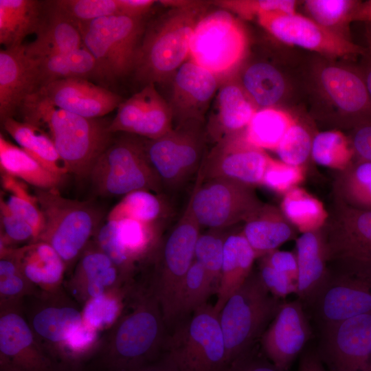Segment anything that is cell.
Here are the masks:
<instances>
[{
	"label": "cell",
	"instance_id": "2e32d148",
	"mask_svg": "<svg viewBox=\"0 0 371 371\" xmlns=\"http://www.w3.org/2000/svg\"><path fill=\"white\" fill-rule=\"evenodd\" d=\"M321 229L328 263L371 268V210L357 209L336 200Z\"/></svg>",
	"mask_w": 371,
	"mask_h": 371
},
{
	"label": "cell",
	"instance_id": "d4e9b609",
	"mask_svg": "<svg viewBox=\"0 0 371 371\" xmlns=\"http://www.w3.org/2000/svg\"><path fill=\"white\" fill-rule=\"evenodd\" d=\"M39 88L36 61L25 53V45L0 51V118L3 122L20 109Z\"/></svg>",
	"mask_w": 371,
	"mask_h": 371
},
{
	"label": "cell",
	"instance_id": "603a6c76",
	"mask_svg": "<svg viewBox=\"0 0 371 371\" xmlns=\"http://www.w3.org/2000/svg\"><path fill=\"white\" fill-rule=\"evenodd\" d=\"M221 81L188 58L173 75L168 103L175 126L190 120L205 122V114Z\"/></svg>",
	"mask_w": 371,
	"mask_h": 371
},
{
	"label": "cell",
	"instance_id": "6f0895ef",
	"mask_svg": "<svg viewBox=\"0 0 371 371\" xmlns=\"http://www.w3.org/2000/svg\"><path fill=\"white\" fill-rule=\"evenodd\" d=\"M225 371H289L283 370L271 362L254 346L230 363Z\"/></svg>",
	"mask_w": 371,
	"mask_h": 371
},
{
	"label": "cell",
	"instance_id": "b9f144b4",
	"mask_svg": "<svg viewBox=\"0 0 371 371\" xmlns=\"http://www.w3.org/2000/svg\"><path fill=\"white\" fill-rule=\"evenodd\" d=\"M283 195L280 208L296 229L304 233L322 228L328 212L320 201L299 187Z\"/></svg>",
	"mask_w": 371,
	"mask_h": 371
},
{
	"label": "cell",
	"instance_id": "ba28073f",
	"mask_svg": "<svg viewBox=\"0 0 371 371\" xmlns=\"http://www.w3.org/2000/svg\"><path fill=\"white\" fill-rule=\"evenodd\" d=\"M165 352L179 371H225V344L214 306L207 303L177 322Z\"/></svg>",
	"mask_w": 371,
	"mask_h": 371
},
{
	"label": "cell",
	"instance_id": "4316f807",
	"mask_svg": "<svg viewBox=\"0 0 371 371\" xmlns=\"http://www.w3.org/2000/svg\"><path fill=\"white\" fill-rule=\"evenodd\" d=\"M319 84L331 102L353 128L371 121V98L364 76L355 70L328 65L319 73Z\"/></svg>",
	"mask_w": 371,
	"mask_h": 371
},
{
	"label": "cell",
	"instance_id": "d6986e66",
	"mask_svg": "<svg viewBox=\"0 0 371 371\" xmlns=\"http://www.w3.org/2000/svg\"><path fill=\"white\" fill-rule=\"evenodd\" d=\"M244 131L223 138L206 153L199 171L203 181L222 178L254 188L262 185L271 157L250 144Z\"/></svg>",
	"mask_w": 371,
	"mask_h": 371
},
{
	"label": "cell",
	"instance_id": "30bf717a",
	"mask_svg": "<svg viewBox=\"0 0 371 371\" xmlns=\"http://www.w3.org/2000/svg\"><path fill=\"white\" fill-rule=\"evenodd\" d=\"M207 141L205 122L196 120L175 126L160 138H144L148 159L164 188H179L198 175Z\"/></svg>",
	"mask_w": 371,
	"mask_h": 371
},
{
	"label": "cell",
	"instance_id": "7dc6e473",
	"mask_svg": "<svg viewBox=\"0 0 371 371\" xmlns=\"http://www.w3.org/2000/svg\"><path fill=\"white\" fill-rule=\"evenodd\" d=\"M353 0H307L304 8L311 19L341 36H346L348 24L359 4Z\"/></svg>",
	"mask_w": 371,
	"mask_h": 371
},
{
	"label": "cell",
	"instance_id": "d590c367",
	"mask_svg": "<svg viewBox=\"0 0 371 371\" xmlns=\"http://www.w3.org/2000/svg\"><path fill=\"white\" fill-rule=\"evenodd\" d=\"M238 82L259 109L274 107L282 99L286 89L285 79L280 70L263 60L247 65Z\"/></svg>",
	"mask_w": 371,
	"mask_h": 371
},
{
	"label": "cell",
	"instance_id": "52a82bcc",
	"mask_svg": "<svg viewBox=\"0 0 371 371\" xmlns=\"http://www.w3.org/2000/svg\"><path fill=\"white\" fill-rule=\"evenodd\" d=\"M89 177L102 196H124L139 190L159 194L164 188L148 159L144 139L131 134L113 139Z\"/></svg>",
	"mask_w": 371,
	"mask_h": 371
},
{
	"label": "cell",
	"instance_id": "9f6ffc18",
	"mask_svg": "<svg viewBox=\"0 0 371 371\" xmlns=\"http://www.w3.org/2000/svg\"><path fill=\"white\" fill-rule=\"evenodd\" d=\"M260 259L258 275L263 284L273 295L282 300L290 294L297 293L296 282L276 271L262 258Z\"/></svg>",
	"mask_w": 371,
	"mask_h": 371
},
{
	"label": "cell",
	"instance_id": "ac0fdd59",
	"mask_svg": "<svg viewBox=\"0 0 371 371\" xmlns=\"http://www.w3.org/2000/svg\"><path fill=\"white\" fill-rule=\"evenodd\" d=\"M0 370L65 371L36 340L21 305H0Z\"/></svg>",
	"mask_w": 371,
	"mask_h": 371
},
{
	"label": "cell",
	"instance_id": "94428289",
	"mask_svg": "<svg viewBox=\"0 0 371 371\" xmlns=\"http://www.w3.org/2000/svg\"><path fill=\"white\" fill-rule=\"evenodd\" d=\"M119 14L135 19H143L156 1L153 0H117Z\"/></svg>",
	"mask_w": 371,
	"mask_h": 371
},
{
	"label": "cell",
	"instance_id": "3957f363",
	"mask_svg": "<svg viewBox=\"0 0 371 371\" xmlns=\"http://www.w3.org/2000/svg\"><path fill=\"white\" fill-rule=\"evenodd\" d=\"M24 122L47 129L68 173L89 177L96 161L113 139L109 124L59 109L34 92L20 107Z\"/></svg>",
	"mask_w": 371,
	"mask_h": 371
},
{
	"label": "cell",
	"instance_id": "ee69618b",
	"mask_svg": "<svg viewBox=\"0 0 371 371\" xmlns=\"http://www.w3.org/2000/svg\"><path fill=\"white\" fill-rule=\"evenodd\" d=\"M311 157L317 164L338 172L355 161L349 137L337 129L319 132L313 137Z\"/></svg>",
	"mask_w": 371,
	"mask_h": 371
},
{
	"label": "cell",
	"instance_id": "836d02e7",
	"mask_svg": "<svg viewBox=\"0 0 371 371\" xmlns=\"http://www.w3.org/2000/svg\"><path fill=\"white\" fill-rule=\"evenodd\" d=\"M43 3L36 0H0V43L4 48L21 46L36 33L43 21Z\"/></svg>",
	"mask_w": 371,
	"mask_h": 371
},
{
	"label": "cell",
	"instance_id": "816d5d0a",
	"mask_svg": "<svg viewBox=\"0 0 371 371\" xmlns=\"http://www.w3.org/2000/svg\"><path fill=\"white\" fill-rule=\"evenodd\" d=\"M313 138L308 131L295 121L275 151L281 161L291 166H303L311 157Z\"/></svg>",
	"mask_w": 371,
	"mask_h": 371
},
{
	"label": "cell",
	"instance_id": "484cf974",
	"mask_svg": "<svg viewBox=\"0 0 371 371\" xmlns=\"http://www.w3.org/2000/svg\"><path fill=\"white\" fill-rule=\"evenodd\" d=\"M126 284H130L124 282L114 262L91 240L64 288L82 306L92 297Z\"/></svg>",
	"mask_w": 371,
	"mask_h": 371
},
{
	"label": "cell",
	"instance_id": "cb8c5ba5",
	"mask_svg": "<svg viewBox=\"0 0 371 371\" xmlns=\"http://www.w3.org/2000/svg\"><path fill=\"white\" fill-rule=\"evenodd\" d=\"M36 92L52 105L88 118H99L124 101L118 94L85 78L53 81Z\"/></svg>",
	"mask_w": 371,
	"mask_h": 371
},
{
	"label": "cell",
	"instance_id": "e0dca14e",
	"mask_svg": "<svg viewBox=\"0 0 371 371\" xmlns=\"http://www.w3.org/2000/svg\"><path fill=\"white\" fill-rule=\"evenodd\" d=\"M256 19L278 40L329 58H353L366 54V47L297 12H268L260 14Z\"/></svg>",
	"mask_w": 371,
	"mask_h": 371
},
{
	"label": "cell",
	"instance_id": "44dd1931",
	"mask_svg": "<svg viewBox=\"0 0 371 371\" xmlns=\"http://www.w3.org/2000/svg\"><path fill=\"white\" fill-rule=\"evenodd\" d=\"M155 85L153 83L144 85L119 105L115 116L109 125L110 133L156 139L173 128L169 103L158 92Z\"/></svg>",
	"mask_w": 371,
	"mask_h": 371
},
{
	"label": "cell",
	"instance_id": "8d00e7d4",
	"mask_svg": "<svg viewBox=\"0 0 371 371\" xmlns=\"http://www.w3.org/2000/svg\"><path fill=\"white\" fill-rule=\"evenodd\" d=\"M1 171L6 172L38 189L58 188L64 177L43 166L21 147L0 135Z\"/></svg>",
	"mask_w": 371,
	"mask_h": 371
},
{
	"label": "cell",
	"instance_id": "ab89813d",
	"mask_svg": "<svg viewBox=\"0 0 371 371\" xmlns=\"http://www.w3.org/2000/svg\"><path fill=\"white\" fill-rule=\"evenodd\" d=\"M167 201L157 193L139 190L124 196L111 210L106 220L131 218L162 227L170 214Z\"/></svg>",
	"mask_w": 371,
	"mask_h": 371
},
{
	"label": "cell",
	"instance_id": "f5cc1de1",
	"mask_svg": "<svg viewBox=\"0 0 371 371\" xmlns=\"http://www.w3.org/2000/svg\"><path fill=\"white\" fill-rule=\"evenodd\" d=\"M221 9L251 20L268 12H296L297 1L292 0H223L213 1Z\"/></svg>",
	"mask_w": 371,
	"mask_h": 371
},
{
	"label": "cell",
	"instance_id": "9a60e30c",
	"mask_svg": "<svg viewBox=\"0 0 371 371\" xmlns=\"http://www.w3.org/2000/svg\"><path fill=\"white\" fill-rule=\"evenodd\" d=\"M63 287L27 297L22 311L33 335L58 363L59 354L69 337L83 323L82 307Z\"/></svg>",
	"mask_w": 371,
	"mask_h": 371
},
{
	"label": "cell",
	"instance_id": "277c9868",
	"mask_svg": "<svg viewBox=\"0 0 371 371\" xmlns=\"http://www.w3.org/2000/svg\"><path fill=\"white\" fill-rule=\"evenodd\" d=\"M201 226L189 201L179 219L162 238L152 261L154 269L148 286L157 297L168 326L179 321V306L186 274L194 260Z\"/></svg>",
	"mask_w": 371,
	"mask_h": 371
},
{
	"label": "cell",
	"instance_id": "5b68a950",
	"mask_svg": "<svg viewBox=\"0 0 371 371\" xmlns=\"http://www.w3.org/2000/svg\"><path fill=\"white\" fill-rule=\"evenodd\" d=\"M34 194L44 219L36 241L51 245L68 270L76 265L102 224V214L88 202L63 196L58 188H36Z\"/></svg>",
	"mask_w": 371,
	"mask_h": 371
},
{
	"label": "cell",
	"instance_id": "7bdbcfd3",
	"mask_svg": "<svg viewBox=\"0 0 371 371\" xmlns=\"http://www.w3.org/2000/svg\"><path fill=\"white\" fill-rule=\"evenodd\" d=\"M133 284L114 288L88 300L82 306L83 322L102 333L109 330L121 316Z\"/></svg>",
	"mask_w": 371,
	"mask_h": 371
},
{
	"label": "cell",
	"instance_id": "4dcf8cb0",
	"mask_svg": "<svg viewBox=\"0 0 371 371\" xmlns=\"http://www.w3.org/2000/svg\"><path fill=\"white\" fill-rule=\"evenodd\" d=\"M295 229L280 207L264 203L244 222L241 232L259 258L294 238Z\"/></svg>",
	"mask_w": 371,
	"mask_h": 371
},
{
	"label": "cell",
	"instance_id": "1f68e13d",
	"mask_svg": "<svg viewBox=\"0 0 371 371\" xmlns=\"http://www.w3.org/2000/svg\"><path fill=\"white\" fill-rule=\"evenodd\" d=\"M50 10L36 32V38L25 45L26 54L33 59L71 52L84 44L78 25L50 3Z\"/></svg>",
	"mask_w": 371,
	"mask_h": 371
},
{
	"label": "cell",
	"instance_id": "e575fe53",
	"mask_svg": "<svg viewBox=\"0 0 371 371\" xmlns=\"http://www.w3.org/2000/svg\"><path fill=\"white\" fill-rule=\"evenodd\" d=\"M1 124L25 152L50 172L64 177L68 172L51 137L41 128L8 117Z\"/></svg>",
	"mask_w": 371,
	"mask_h": 371
},
{
	"label": "cell",
	"instance_id": "f6af8a7d",
	"mask_svg": "<svg viewBox=\"0 0 371 371\" xmlns=\"http://www.w3.org/2000/svg\"><path fill=\"white\" fill-rule=\"evenodd\" d=\"M1 176L2 188L8 192L6 199L2 195L1 198L14 214L32 226L37 238L44 219L36 196L29 192L25 184L19 179L4 172H1Z\"/></svg>",
	"mask_w": 371,
	"mask_h": 371
},
{
	"label": "cell",
	"instance_id": "7c38bea8",
	"mask_svg": "<svg viewBox=\"0 0 371 371\" xmlns=\"http://www.w3.org/2000/svg\"><path fill=\"white\" fill-rule=\"evenodd\" d=\"M190 200L201 227L212 229L244 223L264 203L254 187L222 178L203 181L199 173Z\"/></svg>",
	"mask_w": 371,
	"mask_h": 371
},
{
	"label": "cell",
	"instance_id": "f546056e",
	"mask_svg": "<svg viewBox=\"0 0 371 371\" xmlns=\"http://www.w3.org/2000/svg\"><path fill=\"white\" fill-rule=\"evenodd\" d=\"M13 258L25 278L41 292L64 286L67 266L56 250L43 241L12 249Z\"/></svg>",
	"mask_w": 371,
	"mask_h": 371
},
{
	"label": "cell",
	"instance_id": "11a10c76",
	"mask_svg": "<svg viewBox=\"0 0 371 371\" xmlns=\"http://www.w3.org/2000/svg\"><path fill=\"white\" fill-rule=\"evenodd\" d=\"M303 166L286 164L271 157L266 168L262 185L279 193L285 194L304 179Z\"/></svg>",
	"mask_w": 371,
	"mask_h": 371
},
{
	"label": "cell",
	"instance_id": "7402d4cb",
	"mask_svg": "<svg viewBox=\"0 0 371 371\" xmlns=\"http://www.w3.org/2000/svg\"><path fill=\"white\" fill-rule=\"evenodd\" d=\"M311 337L302 302H282L260 339L261 351L278 368L289 370Z\"/></svg>",
	"mask_w": 371,
	"mask_h": 371
},
{
	"label": "cell",
	"instance_id": "db71d44e",
	"mask_svg": "<svg viewBox=\"0 0 371 371\" xmlns=\"http://www.w3.org/2000/svg\"><path fill=\"white\" fill-rule=\"evenodd\" d=\"M0 218V246L16 248L19 244L27 245L36 240V235L32 226L14 214L1 198Z\"/></svg>",
	"mask_w": 371,
	"mask_h": 371
},
{
	"label": "cell",
	"instance_id": "8fae6325",
	"mask_svg": "<svg viewBox=\"0 0 371 371\" xmlns=\"http://www.w3.org/2000/svg\"><path fill=\"white\" fill-rule=\"evenodd\" d=\"M247 47V37L240 23L230 12L220 8L198 21L188 58L223 80L241 63Z\"/></svg>",
	"mask_w": 371,
	"mask_h": 371
},
{
	"label": "cell",
	"instance_id": "9c48e42d",
	"mask_svg": "<svg viewBox=\"0 0 371 371\" xmlns=\"http://www.w3.org/2000/svg\"><path fill=\"white\" fill-rule=\"evenodd\" d=\"M78 25L100 79L111 81L133 73L145 29L143 19L116 14Z\"/></svg>",
	"mask_w": 371,
	"mask_h": 371
},
{
	"label": "cell",
	"instance_id": "e7e4bbea",
	"mask_svg": "<svg viewBox=\"0 0 371 371\" xmlns=\"http://www.w3.org/2000/svg\"><path fill=\"white\" fill-rule=\"evenodd\" d=\"M366 28V54L363 56L366 60V64L363 75L366 83V86L371 98V24H368Z\"/></svg>",
	"mask_w": 371,
	"mask_h": 371
},
{
	"label": "cell",
	"instance_id": "ffe728a7",
	"mask_svg": "<svg viewBox=\"0 0 371 371\" xmlns=\"http://www.w3.org/2000/svg\"><path fill=\"white\" fill-rule=\"evenodd\" d=\"M328 371H368L371 361V313L323 329L317 352Z\"/></svg>",
	"mask_w": 371,
	"mask_h": 371
},
{
	"label": "cell",
	"instance_id": "03108f58",
	"mask_svg": "<svg viewBox=\"0 0 371 371\" xmlns=\"http://www.w3.org/2000/svg\"><path fill=\"white\" fill-rule=\"evenodd\" d=\"M354 21L371 24V0L360 1L352 16V21Z\"/></svg>",
	"mask_w": 371,
	"mask_h": 371
},
{
	"label": "cell",
	"instance_id": "5bb4252c",
	"mask_svg": "<svg viewBox=\"0 0 371 371\" xmlns=\"http://www.w3.org/2000/svg\"><path fill=\"white\" fill-rule=\"evenodd\" d=\"M326 283L311 304L322 329L371 313V268L328 263Z\"/></svg>",
	"mask_w": 371,
	"mask_h": 371
},
{
	"label": "cell",
	"instance_id": "c3c4849f",
	"mask_svg": "<svg viewBox=\"0 0 371 371\" xmlns=\"http://www.w3.org/2000/svg\"><path fill=\"white\" fill-rule=\"evenodd\" d=\"M213 290L216 291V289L204 268L194 260L186 274L182 286L179 306V321L207 304V300Z\"/></svg>",
	"mask_w": 371,
	"mask_h": 371
},
{
	"label": "cell",
	"instance_id": "680465c9",
	"mask_svg": "<svg viewBox=\"0 0 371 371\" xmlns=\"http://www.w3.org/2000/svg\"><path fill=\"white\" fill-rule=\"evenodd\" d=\"M259 258L264 260L276 271L298 282L297 262L295 252L276 249Z\"/></svg>",
	"mask_w": 371,
	"mask_h": 371
},
{
	"label": "cell",
	"instance_id": "f35d334b",
	"mask_svg": "<svg viewBox=\"0 0 371 371\" xmlns=\"http://www.w3.org/2000/svg\"><path fill=\"white\" fill-rule=\"evenodd\" d=\"M333 193L334 200L355 208L371 210V161L355 160L338 172Z\"/></svg>",
	"mask_w": 371,
	"mask_h": 371
},
{
	"label": "cell",
	"instance_id": "7a4b0ae2",
	"mask_svg": "<svg viewBox=\"0 0 371 371\" xmlns=\"http://www.w3.org/2000/svg\"><path fill=\"white\" fill-rule=\"evenodd\" d=\"M170 8L144 29L133 74L144 84H157L173 76L188 59L196 25L207 13L208 3L160 1Z\"/></svg>",
	"mask_w": 371,
	"mask_h": 371
},
{
	"label": "cell",
	"instance_id": "6125c7cd",
	"mask_svg": "<svg viewBox=\"0 0 371 371\" xmlns=\"http://www.w3.org/2000/svg\"><path fill=\"white\" fill-rule=\"evenodd\" d=\"M127 371H179L170 355L164 352L157 359Z\"/></svg>",
	"mask_w": 371,
	"mask_h": 371
},
{
	"label": "cell",
	"instance_id": "003e7915",
	"mask_svg": "<svg viewBox=\"0 0 371 371\" xmlns=\"http://www.w3.org/2000/svg\"><path fill=\"white\" fill-rule=\"evenodd\" d=\"M0 371H12V370H0Z\"/></svg>",
	"mask_w": 371,
	"mask_h": 371
},
{
	"label": "cell",
	"instance_id": "be15d7a7",
	"mask_svg": "<svg viewBox=\"0 0 371 371\" xmlns=\"http://www.w3.org/2000/svg\"><path fill=\"white\" fill-rule=\"evenodd\" d=\"M297 371H328L318 352H308L301 358Z\"/></svg>",
	"mask_w": 371,
	"mask_h": 371
},
{
	"label": "cell",
	"instance_id": "60d3db41",
	"mask_svg": "<svg viewBox=\"0 0 371 371\" xmlns=\"http://www.w3.org/2000/svg\"><path fill=\"white\" fill-rule=\"evenodd\" d=\"M295 121L290 113L278 108L258 109L244 131L245 137L256 148L275 151Z\"/></svg>",
	"mask_w": 371,
	"mask_h": 371
},
{
	"label": "cell",
	"instance_id": "f907efd6",
	"mask_svg": "<svg viewBox=\"0 0 371 371\" xmlns=\"http://www.w3.org/2000/svg\"><path fill=\"white\" fill-rule=\"evenodd\" d=\"M51 4L77 25L119 14L117 0H58Z\"/></svg>",
	"mask_w": 371,
	"mask_h": 371
},
{
	"label": "cell",
	"instance_id": "6da1fadb",
	"mask_svg": "<svg viewBox=\"0 0 371 371\" xmlns=\"http://www.w3.org/2000/svg\"><path fill=\"white\" fill-rule=\"evenodd\" d=\"M159 303L145 283H135L117 322L83 371H127L165 352L168 337Z\"/></svg>",
	"mask_w": 371,
	"mask_h": 371
},
{
	"label": "cell",
	"instance_id": "91938a15",
	"mask_svg": "<svg viewBox=\"0 0 371 371\" xmlns=\"http://www.w3.org/2000/svg\"><path fill=\"white\" fill-rule=\"evenodd\" d=\"M355 154V160L371 161V121L355 126L348 137Z\"/></svg>",
	"mask_w": 371,
	"mask_h": 371
},
{
	"label": "cell",
	"instance_id": "f1b7e54d",
	"mask_svg": "<svg viewBox=\"0 0 371 371\" xmlns=\"http://www.w3.org/2000/svg\"><path fill=\"white\" fill-rule=\"evenodd\" d=\"M298 268L296 295L302 304L313 302L329 274L326 245L321 229L302 233L295 242Z\"/></svg>",
	"mask_w": 371,
	"mask_h": 371
},
{
	"label": "cell",
	"instance_id": "4fadbf2b",
	"mask_svg": "<svg viewBox=\"0 0 371 371\" xmlns=\"http://www.w3.org/2000/svg\"><path fill=\"white\" fill-rule=\"evenodd\" d=\"M162 238L161 226L122 218L106 220L91 240L114 262L124 282L131 283L137 271L152 262Z\"/></svg>",
	"mask_w": 371,
	"mask_h": 371
},
{
	"label": "cell",
	"instance_id": "83f0119b",
	"mask_svg": "<svg viewBox=\"0 0 371 371\" xmlns=\"http://www.w3.org/2000/svg\"><path fill=\"white\" fill-rule=\"evenodd\" d=\"M205 123L207 140L214 144L243 132L258 109L240 83L230 76L221 81Z\"/></svg>",
	"mask_w": 371,
	"mask_h": 371
},
{
	"label": "cell",
	"instance_id": "d6a6232c",
	"mask_svg": "<svg viewBox=\"0 0 371 371\" xmlns=\"http://www.w3.org/2000/svg\"><path fill=\"white\" fill-rule=\"evenodd\" d=\"M256 255L241 230L228 234L224 245L223 258L217 300L214 305L218 314L228 299L243 285L252 271Z\"/></svg>",
	"mask_w": 371,
	"mask_h": 371
},
{
	"label": "cell",
	"instance_id": "681fc988",
	"mask_svg": "<svg viewBox=\"0 0 371 371\" xmlns=\"http://www.w3.org/2000/svg\"><path fill=\"white\" fill-rule=\"evenodd\" d=\"M226 229H212L200 233L194 250V260L204 268L217 290L221 273L223 250L229 234Z\"/></svg>",
	"mask_w": 371,
	"mask_h": 371
},
{
	"label": "cell",
	"instance_id": "74e56055",
	"mask_svg": "<svg viewBox=\"0 0 371 371\" xmlns=\"http://www.w3.org/2000/svg\"><path fill=\"white\" fill-rule=\"evenodd\" d=\"M34 60L38 65L39 88L61 79H100L95 58L85 45L71 52Z\"/></svg>",
	"mask_w": 371,
	"mask_h": 371
},
{
	"label": "cell",
	"instance_id": "bcb514c9",
	"mask_svg": "<svg viewBox=\"0 0 371 371\" xmlns=\"http://www.w3.org/2000/svg\"><path fill=\"white\" fill-rule=\"evenodd\" d=\"M12 249L0 246V305H21L27 297L40 292L20 271Z\"/></svg>",
	"mask_w": 371,
	"mask_h": 371
},
{
	"label": "cell",
	"instance_id": "8992f818",
	"mask_svg": "<svg viewBox=\"0 0 371 371\" xmlns=\"http://www.w3.org/2000/svg\"><path fill=\"white\" fill-rule=\"evenodd\" d=\"M282 302L273 295L253 271L218 313L227 367L260 339Z\"/></svg>",
	"mask_w": 371,
	"mask_h": 371
}]
</instances>
